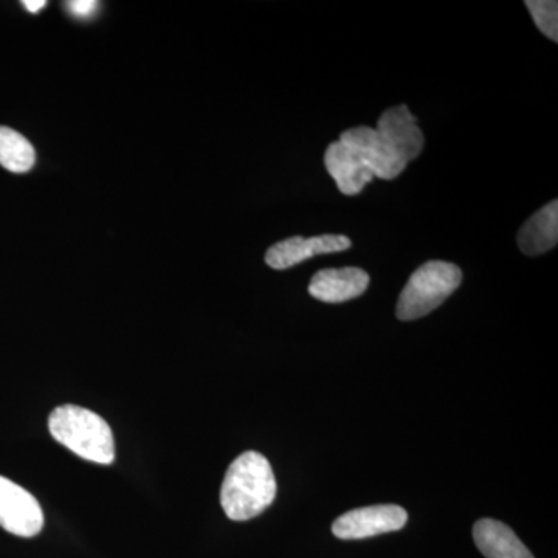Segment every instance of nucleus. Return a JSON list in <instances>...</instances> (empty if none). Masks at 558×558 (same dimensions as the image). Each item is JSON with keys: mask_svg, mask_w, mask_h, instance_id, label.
I'll list each match as a JSON object with an SVG mask.
<instances>
[{"mask_svg": "<svg viewBox=\"0 0 558 558\" xmlns=\"http://www.w3.org/2000/svg\"><path fill=\"white\" fill-rule=\"evenodd\" d=\"M277 497L270 462L258 451H245L231 462L220 488V505L230 520L255 519Z\"/></svg>", "mask_w": 558, "mask_h": 558, "instance_id": "1", "label": "nucleus"}, {"mask_svg": "<svg viewBox=\"0 0 558 558\" xmlns=\"http://www.w3.org/2000/svg\"><path fill=\"white\" fill-rule=\"evenodd\" d=\"M50 435L76 457L109 465L116 461V440L108 422L94 411L61 405L49 417Z\"/></svg>", "mask_w": 558, "mask_h": 558, "instance_id": "2", "label": "nucleus"}, {"mask_svg": "<svg viewBox=\"0 0 558 558\" xmlns=\"http://www.w3.org/2000/svg\"><path fill=\"white\" fill-rule=\"evenodd\" d=\"M462 271L446 260H428L418 267L402 293H400L396 317L402 322L425 317L438 310L451 293L461 286Z\"/></svg>", "mask_w": 558, "mask_h": 558, "instance_id": "3", "label": "nucleus"}, {"mask_svg": "<svg viewBox=\"0 0 558 558\" xmlns=\"http://www.w3.org/2000/svg\"><path fill=\"white\" fill-rule=\"evenodd\" d=\"M340 142L354 150L374 178L392 180L402 174L407 161L379 131L368 126L352 128L340 135Z\"/></svg>", "mask_w": 558, "mask_h": 558, "instance_id": "4", "label": "nucleus"}, {"mask_svg": "<svg viewBox=\"0 0 558 558\" xmlns=\"http://www.w3.org/2000/svg\"><path fill=\"white\" fill-rule=\"evenodd\" d=\"M0 526L17 537L31 538L44 527L38 499L20 484L0 476Z\"/></svg>", "mask_w": 558, "mask_h": 558, "instance_id": "5", "label": "nucleus"}, {"mask_svg": "<svg viewBox=\"0 0 558 558\" xmlns=\"http://www.w3.org/2000/svg\"><path fill=\"white\" fill-rule=\"evenodd\" d=\"M409 513L400 506L384 505L354 509L343 513L332 524L337 538L362 539L400 531L407 524Z\"/></svg>", "mask_w": 558, "mask_h": 558, "instance_id": "6", "label": "nucleus"}, {"mask_svg": "<svg viewBox=\"0 0 558 558\" xmlns=\"http://www.w3.org/2000/svg\"><path fill=\"white\" fill-rule=\"evenodd\" d=\"M352 247V242L343 234H323V236H293L277 242L266 253L267 266L275 270H286L295 267L303 260L317 255L344 252Z\"/></svg>", "mask_w": 558, "mask_h": 558, "instance_id": "7", "label": "nucleus"}, {"mask_svg": "<svg viewBox=\"0 0 558 558\" xmlns=\"http://www.w3.org/2000/svg\"><path fill=\"white\" fill-rule=\"evenodd\" d=\"M369 286V275L359 267L319 270L311 279L310 293L323 303H344L363 295Z\"/></svg>", "mask_w": 558, "mask_h": 558, "instance_id": "8", "label": "nucleus"}, {"mask_svg": "<svg viewBox=\"0 0 558 558\" xmlns=\"http://www.w3.org/2000/svg\"><path fill=\"white\" fill-rule=\"evenodd\" d=\"M377 131L388 138L407 163L416 160L424 149V134L418 130L416 117L410 112L409 106L385 110L377 121Z\"/></svg>", "mask_w": 558, "mask_h": 558, "instance_id": "9", "label": "nucleus"}, {"mask_svg": "<svg viewBox=\"0 0 558 558\" xmlns=\"http://www.w3.org/2000/svg\"><path fill=\"white\" fill-rule=\"evenodd\" d=\"M325 165L344 196H357L374 180L373 172L357 154L341 142L330 143L326 149Z\"/></svg>", "mask_w": 558, "mask_h": 558, "instance_id": "10", "label": "nucleus"}, {"mask_svg": "<svg viewBox=\"0 0 558 558\" xmlns=\"http://www.w3.org/2000/svg\"><path fill=\"white\" fill-rule=\"evenodd\" d=\"M473 539L486 558H534L515 532L501 521L480 520L473 526Z\"/></svg>", "mask_w": 558, "mask_h": 558, "instance_id": "11", "label": "nucleus"}, {"mask_svg": "<svg viewBox=\"0 0 558 558\" xmlns=\"http://www.w3.org/2000/svg\"><path fill=\"white\" fill-rule=\"evenodd\" d=\"M519 247L524 255L538 256L556 247L558 242V202L553 201L535 213L521 227Z\"/></svg>", "mask_w": 558, "mask_h": 558, "instance_id": "12", "label": "nucleus"}, {"mask_svg": "<svg viewBox=\"0 0 558 558\" xmlns=\"http://www.w3.org/2000/svg\"><path fill=\"white\" fill-rule=\"evenodd\" d=\"M36 161L35 148L20 132L0 126V165L11 172L31 171Z\"/></svg>", "mask_w": 558, "mask_h": 558, "instance_id": "13", "label": "nucleus"}, {"mask_svg": "<svg viewBox=\"0 0 558 558\" xmlns=\"http://www.w3.org/2000/svg\"><path fill=\"white\" fill-rule=\"evenodd\" d=\"M527 10L531 11L532 20L538 31L553 39L558 40V3L556 0H527Z\"/></svg>", "mask_w": 558, "mask_h": 558, "instance_id": "14", "label": "nucleus"}, {"mask_svg": "<svg viewBox=\"0 0 558 558\" xmlns=\"http://www.w3.org/2000/svg\"><path fill=\"white\" fill-rule=\"evenodd\" d=\"M65 7H68V11L73 17L89 20L97 11L98 2H95V0H73V2L65 3Z\"/></svg>", "mask_w": 558, "mask_h": 558, "instance_id": "15", "label": "nucleus"}, {"mask_svg": "<svg viewBox=\"0 0 558 558\" xmlns=\"http://www.w3.org/2000/svg\"><path fill=\"white\" fill-rule=\"evenodd\" d=\"M22 5H24L27 11H31V13H39V11L47 5V2L46 0H25V2H22Z\"/></svg>", "mask_w": 558, "mask_h": 558, "instance_id": "16", "label": "nucleus"}]
</instances>
